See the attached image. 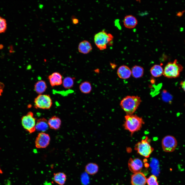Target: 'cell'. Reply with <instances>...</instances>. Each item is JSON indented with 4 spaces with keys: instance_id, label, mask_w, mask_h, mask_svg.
Listing matches in <instances>:
<instances>
[{
    "instance_id": "6da1fadb",
    "label": "cell",
    "mask_w": 185,
    "mask_h": 185,
    "mask_svg": "<svg viewBox=\"0 0 185 185\" xmlns=\"http://www.w3.org/2000/svg\"><path fill=\"white\" fill-rule=\"evenodd\" d=\"M124 117V127L130 132L131 136L135 132L140 130L144 123L142 118L136 115H126Z\"/></svg>"
},
{
    "instance_id": "7a4b0ae2",
    "label": "cell",
    "mask_w": 185,
    "mask_h": 185,
    "mask_svg": "<svg viewBox=\"0 0 185 185\" xmlns=\"http://www.w3.org/2000/svg\"><path fill=\"white\" fill-rule=\"evenodd\" d=\"M142 100L138 96H128L121 101L120 105L126 115H132L136 111Z\"/></svg>"
},
{
    "instance_id": "3957f363",
    "label": "cell",
    "mask_w": 185,
    "mask_h": 185,
    "mask_svg": "<svg viewBox=\"0 0 185 185\" xmlns=\"http://www.w3.org/2000/svg\"><path fill=\"white\" fill-rule=\"evenodd\" d=\"M113 35L103 30L96 33L94 35V41L97 48L100 50L106 49L108 45L113 44Z\"/></svg>"
},
{
    "instance_id": "277c9868",
    "label": "cell",
    "mask_w": 185,
    "mask_h": 185,
    "mask_svg": "<svg viewBox=\"0 0 185 185\" xmlns=\"http://www.w3.org/2000/svg\"><path fill=\"white\" fill-rule=\"evenodd\" d=\"M183 69L182 66L178 63L177 59L168 62L163 70V75L169 78H175L179 77Z\"/></svg>"
},
{
    "instance_id": "5b68a950",
    "label": "cell",
    "mask_w": 185,
    "mask_h": 185,
    "mask_svg": "<svg viewBox=\"0 0 185 185\" xmlns=\"http://www.w3.org/2000/svg\"><path fill=\"white\" fill-rule=\"evenodd\" d=\"M134 149L138 153L146 158H149L154 150L147 136L135 144Z\"/></svg>"
},
{
    "instance_id": "8992f818",
    "label": "cell",
    "mask_w": 185,
    "mask_h": 185,
    "mask_svg": "<svg viewBox=\"0 0 185 185\" xmlns=\"http://www.w3.org/2000/svg\"><path fill=\"white\" fill-rule=\"evenodd\" d=\"M21 121L23 128L29 133H32L36 130V118L32 112L30 111L23 116L21 118Z\"/></svg>"
},
{
    "instance_id": "52a82bcc",
    "label": "cell",
    "mask_w": 185,
    "mask_h": 185,
    "mask_svg": "<svg viewBox=\"0 0 185 185\" xmlns=\"http://www.w3.org/2000/svg\"><path fill=\"white\" fill-rule=\"evenodd\" d=\"M34 103L36 108L49 109L51 107L52 102L49 95L41 94L35 98Z\"/></svg>"
},
{
    "instance_id": "ba28073f",
    "label": "cell",
    "mask_w": 185,
    "mask_h": 185,
    "mask_svg": "<svg viewBox=\"0 0 185 185\" xmlns=\"http://www.w3.org/2000/svg\"><path fill=\"white\" fill-rule=\"evenodd\" d=\"M162 146L163 150L166 152H172L175 150L177 142L173 136L168 135L165 136L162 141Z\"/></svg>"
},
{
    "instance_id": "9c48e42d",
    "label": "cell",
    "mask_w": 185,
    "mask_h": 185,
    "mask_svg": "<svg viewBox=\"0 0 185 185\" xmlns=\"http://www.w3.org/2000/svg\"><path fill=\"white\" fill-rule=\"evenodd\" d=\"M50 140V137L48 134L44 132H40L36 138L35 146L38 149L45 148L49 145Z\"/></svg>"
},
{
    "instance_id": "30bf717a",
    "label": "cell",
    "mask_w": 185,
    "mask_h": 185,
    "mask_svg": "<svg viewBox=\"0 0 185 185\" xmlns=\"http://www.w3.org/2000/svg\"><path fill=\"white\" fill-rule=\"evenodd\" d=\"M128 165L130 170L134 173L140 172L143 166L142 161L138 158H130Z\"/></svg>"
},
{
    "instance_id": "8fae6325",
    "label": "cell",
    "mask_w": 185,
    "mask_h": 185,
    "mask_svg": "<svg viewBox=\"0 0 185 185\" xmlns=\"http://www.w3.org/2000/svg\"><path fill=\"white\" fill-rule=\"evenodd\" d=\"M146 180L144 174L140 172L134 173L132 175L131 181L132 185H145Z\"/></svg>"
},
{
    "instance_id": "7c38bea8",
    "label": "cell",
    "mask_w": 185,
    "mask_h": 185,
    "mask_svg": "<svg viewBox=\"0 0 185 185\" xmlns=\"http://www.w3.org/2000/svg\"><path fill=\"white\" fill-rule=\"evenodd\" d=\"M123 25L126 28L132 29L137 25L138 21L135 16L131 15H128L125 16L123 20Z\"/></svg>"
},
{
    "instance_id": "4fadbf2b",
    "label": "cell",
    "mask_w": 185,
    "mask_h": 185,
    "mask_svg": "<svg viewBox=\"0 0 185 185\" xmlns=\"http://www.w3.org/2000/svg\"><path fill=\"white\" fill-rule=\"evenodd\" d=\"M48 79L52 86H59L62 84V76L59 72L53 73L49 76Z\"/></svg>"
},
{
    "instance_id": "5bb4252c",
    "label": "cell",
    "mask_w": 185,
    "mask_h": 185,
    "mask_svg": "<svg viewBox=\"0 0 185 185\" xmlns=\"http://www.w3.org/2000/svg\"><path fill=\"white\" fill-rule=\"evenodd\" d=\"M117 75L120 78L125 79L130 77L131 75V71L129 68L126 66H121L118 68Z\"/></svg>"
},
{
    "instance_id": "9a60e30c",
    "label": "cell",
    "mask_w": 185,
    "mask_h": 185,
    "mask_svg": "<svg viewBox=\"0 0 185 185\" xmlns=\"http://www.w3.org/2000/svg\"><path fill=\"white\" fill-rule=\"evenodd\" d=\"M92 49L91 43L88 41L84 40L81 41L79 44L78 50L81 53L86 54L89 53Z\"/></svg>"
},
{
    "instance_id": "2e32d148",
    "label": "cell",
    "mask_w": 185,
    "mask_h": 185,
    "mask_svg": "<svg viewBox=\"0 0 185 185\" xmlns=\"http://www.w3.org/2000/svg\"><path fill=\"white\" fill-rule=\"evenodd\" d=\"M48 124L50 128L57 130L59 129L61 125V121L59 118L54 116L50 118L48 121Z\"/></svg>"
},
{
    "instance_id": "e0dca14e",
    "label": "cell",
    "mask_w": 185,
    "mask_h": 185,
    "mask_svg": "<svg viewBox=\"0 0 185 185\" xmlns=\"http://www.w3.org/2000/svg\"><path fill=\"white\" fill-rule=\"evenodd\" d=\"M49 126L47 120L44 118L38 119L36 124V130L38 131L44 132L48 129Z\"/></svg>"
},
{
    "instance_id": "ac0fdd59",
    "label": "cell",
    "mask_w": 185,
    "mask_h": 185,
    "mask_svg": "<svg viewBox=\"0 0 185 185\" xmlns=\"http://www.w3.org/2000/svg\"><path fill=\"white\" fill-rule=\"evenodd\" d=\"M67 176L64 172H59L53 174L54 181L59 185H64L67 179Z\"/></svg>"
},
{
    "instance_id": "d6986e66",
    "label": "cell",
    "mask_w": 185,
    "mask_h": 185,
    "mask_svg": "<svg viewBox=\"0 0 185 185\" xmlns=\"http://www.w3.org/2000/svg\"><path fill=\"white\" fill-rule=\"evenodd\" d=\"M98 170V166L97 164L94 163H89L85 167L86 172L90 175L95 174L97 173Z\"/></svg>"
},
{
    "instance_id": "ffe728a7",
    "label": "cell",
    "mask_w": 185,
    "mask_h": 185,
    "mask_svg": "<svg viewBox=\"0 0 185 185\" xmlns=\"http://www.w3.org/2000/svg\"><path fill=\"white\" fill-rule=\"evenodd\" d=\"M47 86L45 82L42 80L38 81L34 86L35 91L39 94H42L46 90Z\"/></svg>"
},
{
    "instance_id": "44dd1931",
    "label": "cell",
    "mask_w": 185,
    "mask_h": 185,
    "mask_svg": "<svg viewBox=\"0 0 185 185\" xmlns=\"http://www.w3.org/2000/svg\"><path fill=\"white\" fill-rule=\"evenodd\" d=\"M150 72L153 76L155 77H158L163 75V69L160 65L155 64L151 68Z\"/></svg>"
},
{
    "instance_id": "7402d4cb",
    "label": "cell",
    "mask_w": 185,
    "mask_h": 185,
    "mask_svg": "<svg viewBox=\"0 0 185 185\" xmlns=\"http://www.w3.org/2000/svg\"><path fill=\"white\" fill-rule=\"evenodd\" d=\"M131 71V74L133 77L135 78H139L143 76L144 69L141 66L135 65L132 67Z\"/></svg>"
},
{
    "instance_id": "603a6c76",
    "label": "cell",
    "mask_w": 185,
    "mask_h": 185,
    "mask_svg": "<svg viewBox=\"0 0 185 185\" xmlns=\"http://www.w3.org/2000/svg\"><path fill=\"white\" fill-rule=\"evenodd\" d=\"M79 88L82 93L88 94L90 93L91 91L92 87L90 82L85 81L82 82L80 85Z\"/></svg>"
},
{
    "instance_id": "cb8c5ba5",
    "label": "cell",
    "mask_w": 185,
    "mask_h": 185,
    "mask_svg": "<svg viewBox=\"0 0 185 185\" xmlns=\"http://www.w3.org/2000/svg\"><path fill=\"white\" fill-rule=\"evenodd\" d=\"M63 86L65 88L69 89L72 87L74 84V80L72 78L68 77L65 78L62 81Z\"/></svg>"
},
{
    "instance_id": "d4e9b609",
    "label": "cell",
    "mask_w": 185,
    "mask_h": 185,
    "mask_svg": "<svg viewBox=\"0 0 185 185\" xmlns=\"http://www.w3.org/2000/svg\"><path fill=\"white\" fill-rule=\"evenodd\" d=\"M146 183L148 185H159L157 178L153 175H151L147 179Z\"/></svg>"
},
{
    "instance_id": "484cf974",
    "label": "cell",
    "mask_w": 185,
    "mask_h": 185,
    "mask_svg": "<svg viewBox=\"0 0 185 185\" xmlns=\"http://www.w3.org/2000/svg\"><path fill=\"white\" fill-rule=\"evenodd\" d=\"M7 27L6 20L0 16V33L4 32Z\"/></svg>"
},
{
    "instance_id": "4316f807",
    "label": "cell",
    "mask_w": 185,
    "mask_h": 185,
    "mask_svg": "<svg viewBox=\"0 0 185 185\" xmlns=\"http://www.w3.org/2000/svg\"><path fill=\"white\" fill-rule=\"evenodd\" d=\"M180 85L183 90L185 92V79L181 82Z\"/></svg>"
},
{
    "instance_id": "83f0119b",
    "label": "cell",
    "mask_w": 185,
    "mask_h": 185,
    "mask_svg": "<svg viewBox=\"0 0 185 185\" xmlns=\"http://www.w3.org/2000/svg\"><path fill=\"white\" fill-rule=\"evenodd\" d=\"M78 20L76 18H73L72 19L73 23L74 24H76L78 23Z\"/></svg>"
},
{
    "instance_id": "f1b7e54d",
    "label": "cell",
    "mask_w": 185,
    "mask_h": 185,
    "mask_svg": "<svg viewBox=\"0 0 185 185\" xmlns=\"http://www.w3.org/2000/svg\"><path fill=\"white\" fill-rule=\"evenodd\" d=\"M43 7V5L42 4H40L39 5V7L40 8H42Z\"/></svg>"
},
{
    "instance_id": "f546056e",
    "label": "cell",
    "mask_w": 185,
    "mask_h": 185,
    "mask_svg": "<svg viewBox=\"0 0 185 185\" xmlns=\"http://www.w3.org/2000/svg\"><path fill=\"white\" fill-rule=\"evenodd\" d=\"M3 173V171L1 169L0 167V174H2Z\"/></svg>"
}]
</instances>
